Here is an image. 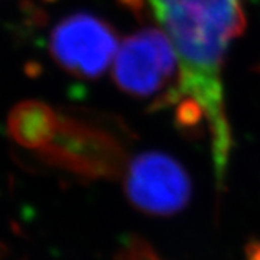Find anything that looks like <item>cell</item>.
Returning a JSON list of instances; mask_svg holds the SVG:
<instances>
[{
    "label": "cell",
    "instance_id": "obj_1",
    "mask_svg": "<svg viewBox=\"0 0 260 260\" xmlns=\"http://www.w3.org/2000/svg\"><path fill=\"white\" fill-rule=\"evenodd\" d=\"M178 58V84L169 104H181L185 124L207 121L218 179L224 177L232 133L223 70L234 38L244 28L243 0H148Z\"/></svg>",
    "mask_w": 260,
    "mask_h": 260
},
{
    "label": "cell",
    "instance_id": "obj_2",
    "mask_svg": "<svg viewBox=\"0 0 260 260\" xmlns=\"http://www.w3.org/2000/svg\"><path fill=\"white\" fill-rule=\"evenodd\" d=\"M178 58L167 34L143 28L127 37L114 56L113 78L121 91L169 104L178 84Z\"/></svg>",
    "mask_w": 260,
    "mask_h": 260
},
{
    "label": "cell",
    "instance_id": "obj_3",
    "mask_svg": "<svg viewBox=\"0 0 260 260\" xmlns=\"http://www.w3.org/2000/svg\"><path fill=\"white\" fill-rule=\"evenodd\" d=\"M114 29L90 13H73L56 23L49 35V54L68 74L94 80L110 67L119 51Z\"/></svg>",
    "mask_w": 260,
    "mask_h": 260
},
{
    "label": "cell",
    "instance_id": "obj_4",
    "mask_svg": "<svg viewBox=\"0 0 260 260\" xmlns=\"http://www.w3.org/2000/svg\"><path fill=\"white\" fill-rule=\"evenodd\" d=\"M124 188L130 203L152 215L177 214L192 197V182L185 168L156 150L143 152L130 160Z\"/></svg>",
    "mask_w": 260,
    "mask_h": 260
},
{
    "label": "cell",
    "instance_id": "obj_5",
    "mask_svg": "<svg viewBox=\"0 0 260 260\" xmlns=\"http://www.w3.org/2000/svg\"><path fill=\"white\" fill-rule=\"evenodd\" d=\"M61 119L42 102L25 100L16 104L9 117L8 130L12 139L26 149H42L55 138Z\"/></svg>",
    "mask_w": 260,
    "mask_h": 260
}]
</instances>
